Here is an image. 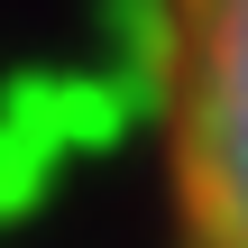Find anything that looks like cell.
I'll return each mask as SVG.
<instances>
[{
    "label": "cell",
    "mask_w": 248,
    "mask_h": 248,
    "mask_svg": "<svg viewBox=\"0 0 248 248\" xmlns=\"http://www.w3.org/2000/svg\"><path fill=\"white\" fill-rule=\"evenodd\" d=\"M156 138L175 248H248V0H166Z\"/></svg>",
    "instance_id": "6da1fadb"
}]
</instances>
